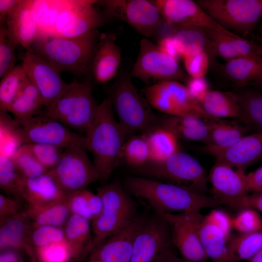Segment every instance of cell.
<instances>
[{
    "mask_svg": "<svg viewBox=\"0 0 262 262\" xmlns=\"http://www.w3.org/2000/svg\"><path fill=\"white\" fill-rule=\"evenodd\" d=\"M85 133V149L93 155V163L100 180H106L118 166L127 138L123 129L115 118L109 97L98 105L96 116Z\"/></svg>",
    "mask_w": 262,
    "mask_h": 262,
    "instance_id": "obj_1",
    "label": "cell"
},
{
    "mask_svg": "<svg viewBox=\"0 0 262 262\" xmlns=\"http://www.w3.org/2000/svg\"><path fill=\"white\" fill-rule=\"evenodd\" d=\"M124 186L130 194L147 201L158 213L200 211L222 205L213 197L138 176L127 177Z\"/></svg>",
    "mask_w": 262,
    "mask_h": 262,
    "instance_id": "obj_2",
    "label": "cell"
},
{
    "mask_svg": "<svg viewBox=\"0 0 262 262\" xmlns=\"http://www.w3.org/2000/svg\"><path fill=\"white\" fill-rule=\"evenodd\" d=\"M100 35L98 29L74 37L40 35L31 52L46 60L60 72L81 76L91 71Z\"/></svg>",
    "mask_w": 262,
    "mask_h": 262,
    "instance_id": "obj_3",
    "label": "cell"
},
{
    "mask_svg": "<svg viewBox=\"0 0 262 262\" xmlns=\"http://www.w3.org/2000/svg\"><path fill=\"white\" fill-rule=\"evenodd\" d=\"M133 169L138 176L171 183L195 193L205 195L207 190L208 177L201 164L180 150L164 161L149 162Z\"/></svg>",
    "mask_w": 262,
    "mask_h": 262,
    "instance_id": "obj_4",
    "label": "cell"
},
{
    "mask_svg": "<svg viewBox=\"0 0 262 262\" xmlns=\"http://www.w3.org/2000/svg\"><path fill=\"white\" fill-rule=\"evenodd\" d=\"M98 105L90 82L74 81L49 108L38 115L53 118L72 130L85 132L96 116Z\"/></svg>",
    "mask_w": 262,
    "mask_h": 262,
    "instance_id": "obj_5",
    "label": "cell"
},
{
    "mask_svg": "<svg viewBox=\"0 0 262 262\" xmlns=\"http://www.w3.org/2000/svg\"><path fill=\"white\" fill-rule=\"evenodd\" d=\"M108 97L127 138L136 133H144L155 126L157 116L130 77L118 80Z\"/></svg>",
    "mask_w": 262,
    "mask_h": 262,
    "instance_id": "obj_6",
    "label": "cell"
},
{
    "mask_svg": "<svg viewBox=\"0 0 262 262\" xmlns=\"http://www.w3.org/2000/svg\"><path fill=\"white\" fill-rule=\"evenodd\" d=\"M10 126L22 145L47 144L65 149L77 144L85 147V136L76 133L59 121L38 115L27 118L10 119Z\"/></svg>",
    "mask_w": 262,
    "mask_h": 262,
    "instance_id": "obj_7",
    "label": "cell"
},
{
    "mask_svg": "<svg viewBox=\"0 0 262 262\" xmlns=\"http://www.w3.org/2000/svg\"><path fill=\"white\" fill-rule=\"evenodd\" d=\"M142 93L151 107L167 115L215 119L205 112L187 87L178 81H166L147 85Z\"/></svg>",
    "mask_w": 262,
    "mask_h": 262,
    "instance_id": "obj_8",
    "label": "cell"
},
{
    "mask_svg": "<svg viewBox=\"0 0 262 262\" xmlns=\"http://www.w3.org/2000/svg\"><path fill=\"white\" fill-rule=\"evenodd\" d=\"M49 172L67 195L86 189L90 184L100 180L84 147L81 144L66 148L58 163Z\"/></svg>",
    "mask_w": 262,
    "mask_h": 262,
    "instance_id": "obj_9",
    "label": "cell"
},
{
    "mask_svg": "<svg viewBox=\"0 0 262 262\" xmlns=\"http://www.w3.org/2000/svg\"><path fill=\"white\" fill-rule=\"evenodd\" d=\"M196 2L228 30L248 32L262 16V0H198Z\"/></svg>",
    "mask_w": 262,
    "mask_h": 262,
    "instance_id": "obj_10",
    "label": "cell"
},
{
    "mask_svg": "<svg viewBox=\"0 0 262 262\" xmlns=\"http://www.w3.org/2000/svg\"><path fill=\"white\" fill-rule=\"evenodd\" d=\"M184 76L178 61L163 52L158 45L149 40L143 38L141 40L131 77L138 79L149 85L166 81H178Z\"/></svg>",
    "mask_w": 262,
    "mask_h": 262,
    "instance_id": "obj_11",
    "label": "cell"
},
{
    "mask_svg": "<svg viewBox=\"0 0 262 262\" xmlns=\"http://www.w3.org/2000/svg\"><path fill=\"white\" fill-rule=\"evenodd\" d=\"M105 15L116 18L129 24L146 36L153 35L163 19L153 1L147 0H98Z\"/></svg>",
    "mask_w": 262,
    "mask_h": 262,
    "instance_id": "obj_12",
    "label": "cell"
},
{
    "mask_svg": "<svg viewBox=\"0 0 262 262\" xmlns=\"http://www.w3.org/2000/svg\"><path fill=\"white\" fill-rule=\"evenodd\" d=\"M173 249L170 225L156 213L147 217L139 229L130 262H160Z\"/></svg>",
    "mask_w": 262,
    "mask_h": 262,
    "instance_id": "obj_13",
    "label": "cell"
},
{
    "mask_svg": "<svg viewBox=\"0 0 262 262\" xmlns=\"http://www.w3.org/2000/svg\"><path fill=\"white\" fill-rule=\"evenodd\" d=\"M168 223L172 242L183 259L189 262H207L209 259L199 236V228L203 216L199 211L157 213Z\"/></svg>",
    "mask_w": 262,
    "mask_h": 262,
    "instance_id": "obj_14",
    "label": "cell"
},
{
    "mask_svg": "<svg viewBox=\"0 0 262 262\" xmlns=\"http://www.w3.org/2000/svg\"><path fill=\"white\" fill-rule=\"evenodd\" d=\"M213 197L222 204L241 209L250 191L245 171L216 161L209 176Z\"/></svg>",
    "mask_w": 262,
    "mask_h": 262,
    "instance_id": "obj_15",
    "label": "cell"
},
{
    "mask_svg": "<svg viewBox=\"0 0 262 262\" xmlns=\"http://www.w3.org/2000/svg\"><path fill=\"white\" fill-rule=\"evenodd\" d=\"M97 1L74 0L60 14L49 35L63 38L77 37L102 26L104 17L96 6Z\"/></svg>",
    "mask_w": 262,
    "mask_h": 262,
    "instance_id": "obj_16",
    "label": "cell"
},
{
    "mask_svg": "<svg viewBox=\"0 0 262 262\" xmlns=\"http://www.w3.org/2000/svg\"><path fill=\"white\" fill-rule=\"evenodd\" d=\"M22 59L21 65L28 77L41 94L44 109L49 107L68 83L63 80L55 67L33 52L27 51L22 56Z\"/></svg>",
    "mask_w": 262,
    "mask_h": 262,
    "instance_id": "obj_17",
    "label": "cell"
},
{
    "mask_svg": "<svg viewBox=\"0 0 262 262\" xmlns=\"http://www.w3.org/2000/svg\"><path fill=\"white\" fill-rule=\"evenodd\" d=\"M163 18L168 24L180 28L208 29L229 31L216 23L198 4L191 0H152Z\"/></svg>",
    "mask_w": 262,
    "mask_h": 262,
    "instance_id": "obj_18",
    "label": "cell"
},
{
    "mask_svg": "<svg viewBox=\"0 0 262 262\" xmlns=\"http://www.w3.org/2000/svg\"><path fill=\"white\" fill-rule=\"evenodd\" d=\"M204 150L216 161L245 171L247 167L262 158V131L246 135L226 148L206 146Z\"/></svg>",
    "mask_w": 262,
    "mask_h": 262,
    "instance_id": "obj_19",
    "label": "cell"
},
{
    "mask_svg": "<svg viewBox=\"0 0 262 262\" xmlns=\"http://www.w3.org/2000/svg\"><path fill=\"white\" fill-rule=\"evenodd\" d=\"M146 218L137 215L106 239L91 253L104 262H130L136 234Z\"/></svg>",
    "mask_w": 262,
    "mask_h": 262,
    "instance_id": "obj_20",
    "label": "cell"
},
{
    "mask_svg": "<svg viewBox=\"0 0 262 262\" xmlns=\"http://www.w3.org/2000/svg\"><path fill=\"white\" fill-rule=\"evenodd\" d=\"M32 229V224L24 211L0 221V251L14 249L26 254L30 262H37L31 240Z\"/></svg>",
    "mask_w": 262,
    "mask_h": 262,
    "instance_id": "obj_21",
    "label": "cell"
},
{
    "mask_svg": "<svg viewBox=\"0 0 262 262\" xmlns=\"http://www.w3.org/2000/svg\"><path fill=\"white\" fill-rule=\"evenodd\" d=\"M208 45L214 52L228 61L252 56L262 57V46L242 38L230 31L222 32L202 29Z\"/></svg>",
    "mask_w": 262,
    "mask_h": 262,
    "instance_id": "obj_22",
    "label": "cell"
},
{
    "mask_svg": "<svg viewBox=\"0 0 262 262\" xmlns=\"http://www.w3.org/2000/svg\"><path fill=\"white\" fill-rule=\"evenodd\" d=\"M115 39L113 33H103L100 35L90 71L98 83L109 82L118 71L121 56Z\"/></svg>",
    "mask_w": 262,
    "mask_h": 262,
    "instance_id": "obj_23",
    "label": "cell"
},
{
    "mask_svg": "<svg viewBox=\"0 0 262 262\" xmlns=\"http://www.w3.org/2000/svg\"><path fill=\"white\" fill-rule=\"evenodd\" d=\"M67 195L48 171L37 177L25 179L20 197L28 206L38 207L63 201Z\"/></svg>",
    "mask_w": 262,
    "mask_h": 262,
    "instance_id": "obj_24",
    "label": "cell"
},
{
    "mask_svg": "<svg viewBox=\"0 0 262 262\" xmlns=\"http://www.w3.org/2000/svg\"><path fill=\"white\" fill-rule=\"evenodd\" d=\"M5 26L11 36L28 52L39 35L38 25L33 16L31 0H21L19 4L11 12Z\"/></svg>",
    "mask_w": 262,
    "mask_h": 262,
    "instance_id": "obj_25",
    "label": "cell"
},
{
    "mask_svg": "<svg viewBox=\"0 0 262 262\" xmlns=\"http://www.w3.org/2000/svg\"><path fill=\"white\" fill-rule=\"evenodd\" d=\"M208 120L193 115L175 116L166 115L160 117L157 116L154 127L166 128L178 138L200 141L207 145L210 139Z\"/></svg>",
    "mask_w": 262,
    "mask_h": 262,
    "instance_id": "obj_26",
    "label": "cell"
},
{
    "mask_svg": "<svg viewBox=\"0 0 262 262\" xmlns=\"http://www.w3.org/2000/svg\"><path fill=\"white\" fill-rule=\"evenodd\" d=\"M196 100L213 118L243 121V113L234 93L208 90L197 97Z\"/></svg>",
    "mask_w": 262,
    "mask_h": 262,
    "instance_id": "obj_27",
    "label": "cell"
},
{
    "mask_svg": "<svg viewBox=\"0 0 262 262\" xmlns=\"http://www.w3.org/2000/svg\"><path fill=\"white\" fill-rule=\"evenodd\" d=\"M89 221L71 214L63 227L66 240L70 246L73 259L84 260L92 251L93 236Z\"/></svg>",
    "mask_w": 262,
    "mask_h": 262,
    "instance_id": "obj_28",
    "label": "cell"
},
{
    "mask_svg": "<svg viewBox=\"0 0 262 262\" xmlns=\"http://www.w3.org/2000/svg\"><path fill=\"white\" fill-rule=\"evenodd\" d=\"M199 236L209 259L214 262H228V240L229 236L221 228L203 216L199 228Z\"/></svg>",
    "mask_w": 262,
    "mask_h": 262,
    "instance_id": "obj_29",
    "label": "cell"
},
{
    "mask_svg": "<svg viewBox=\"0 0 262 262\" xmlns=\"http://www.w3.org/2000/svg\"><path fill=\"white\" fill-rule=\"evenodd\" d=\"M136 216L115 210L103 209L99 214L92 220L93 234L92 252L106 239L129 223Z\"/></svg>",
    "mask_w": 262,
    "mask_h": 262,
    "instance_id": "obj_30",
    "label": "cell"
},
{
    "mask_svg": "<svg viewBox=\"0 0 262 262\" xmlns=\"http://www.w3.org/2000/svg\"><path fill=\"white\" fill-rule=\"evenodd\" d=\"M227 76L239 85L255 83L262 86V57L252 56L228 61L224 67Z\"/></svg>",
    "mask_w": 262,
    "mask_h": 262,
    "instance_id": "obj_31",
    "label": "cell"
},
{
    "mask_svg": "<svg viewBox=\"0 0 262 262\" xmlns=\"http://www.w3.org/2000/svg\"><path fill=\"white\" fill-rule=\"evenodd\" d=\"M210 131L208 145L217 148H226L246 135L249 127L236 121L213 119L208 120Z\"/></svg>",
    "mask_w": 262,
    "mask_h": 262,
    "instance_id": "obj_32",
    "label": "cell"
},
{
    "mask_svg": "<svg viewBox=\"0 0 262 262\" xmlns=\"http://www.w3.org/2000/svg\"><path fill=\"white\" fill-rule=\"evenodd\" d=\"M74 0H31L32 11L39 35H49L60 14Z\"/></svg>",
    "mask_w": 262,
    "mask_h": 262,
    "instance_id": "obj_33",
    "label": "cell"
},
{
    "mask_svg": "<svg viewBox=\"0 0 262 262\" xmlns=\"http://www.w3.org/2000/svg\"><path fill=\"white\" fill-rule=\"evenodd\" d=\"M144 134L149 147L150 162L164 161L180 151L179 138L166 128L155 126Z\"/></svg>",
    "mask_w": 262,
    "mask_h": 262,
    "instance_id": "obj_34",
    "label": "cell"
},
{
    "mask_svg": "<svg viewBox=\"0 0 262 262\" xmlns=\"http://www.w3.org/2000/svg\"><path fill=\"white\" fill-rule=\"evenodd\" d=\"M23 211L30 219L33 227L51 226L63 228L71 215L66 198L45 206H28Z\"/></svg>",
    "mask_w": 262,
    "mask_h": 262,
    "instance_id": "obj_35",
    "label": "cell"
},
{
    "mask_svg": "<svg viewBox=\"0 0 262 262\" xmlns=\"http://www.w3.org/2000/svg\"><path fill=\"white\" fill-rule=\"evenodd\" d=\"M43 107L44 103L40 93L28 79L8 111L14 115L15 118L22 119L38 115Z\"/></svg>",
    "mask_w": 262,
    "mask_h": 262,
    "instance_id": "obj_36",
    "label": "cell"
},
{
    "mask_svg": "<svg viewBox=\"0 0 262 262\" xmlns=\"http://www.w3.org/2000/svg\"><path fill=\"white\" fill-rule=\"evenodd\" d=\"M97 194L101 199L102 210L136 215V205L124 186L115 182L107 184L98 188Z\"/></svg>",
    "mask_w": 262,
    "mask_h": 262,
    "instance_id": "obj_37",
    "label": "cell"
},
{
    "mask_svg": "<svg viewBox=\"0 0 262 262\" xmlns=\"http://www.w3.org/2000/svg\"><path fill=\"white\" fill-rule=\"evenodd\" d=\"M262 250V231L241 233L228 243V262L249 261Z\"/></svg>",
    "mask_w": 262,
    "mask_h": 262,
    "instance_id": "obj_38",
    "label": "cell"
},
{
    "mask_svg": "<svg viewBox=\"0 0 262 262\" xmlns=\"http://www.w3.org/2000/svg\"><path fill=\"white\" fill-rule=\"evenodd\" d=\"M172 36L182 57L196 55L205 51L208 45L206 35L200 28H180Z\"/></svg>",
    "mask_w": 262,
    "mask_h": 262,
    "instance_id": "obj_39",
    "label": "cell"
},
{
    "mask_svg": "<svg viewBox=\"0 0 262 262\" xmlns=\"http://www.w3.org/2000/svg\"><path fill=\"white\" fill-rule=\"evenodd\" d=\"M22 65L16 66L0 82V112L6 113L28 80Z\"/></svg>",
    "mask_w": 262,
    "mask_h": 262,
    "instance_id": "obj_40",
    "label": "cell"
},
{
    "mask_svg": "<svg viewBox=\"0 0 262 262\" xmlns=\"http://www.w3.org/2000/svg\"><path fill=\"white\" fill-rule=\"evenodd\" d=\"M234 94L243 113L242 122L262 131V93L246 91Z\"/></svg>",
    "mask_w": 262,
    "mask_h": 262,
    "instance_id": "obj_41",
    "label": "cell"
},
{
    "mask_svg": "<svg viewBox=\"0 0 262 262\" xmlns=\"http://www.w3.org/2000/svg\"><path fill=\"white\" fill-rule=\"evenodd\" d=\"M121 157L133 169L150 162V152L146 135L142 133L128 138L123 146Z\"/></svg>",
    "mask_w": 262,
    "mask_h": 262,
    "instance_id": "obj_42",
    "label": "cell"
},
{
    "mask_svg": "<svg viewBox=\"0 0 262 262\" xmlns=\"http://www.w3.org/2000/svg\"><path fill=\"white\" fill-rule=\"evenodd\" d=\"M25 179L18 172L11 157L0 155V187L9 196L21 198Z\"/></svg>",
    "mask_w": 262,
    "mask_h": 262,
    "instance_id": "obj_43",
    "label": "cell"
},
{
    "mask_svg": "<svg viewBox=\"0 0 262 262\" xmlns=\"http://www.w3.org/2000/svg\"><path fill=\"white\" fill-rule=\"evenodd\" d=\"M11 158L18 172L24 179L35 178L48 171L25 144L22 145Z\"/></svg>",
    "mask_w": 262,
    "mask_h": 262,
    "instance_id": "obj_44",
    "label": "cell"
},
{
    "mask_svg": "<svg viewBox=\"0 0 262 262\" xmlns=\"http://www.w3.org/2000/svg\"><path fill=\"white\" fill-rule=\"evenodd\" d=\"M37 262H70L73 259L66 241L54 242L35 248Z\"/></svg>",
    "mask_w": 262,
    "mask_h": 262,
    "instance_id": "obj_45",
    "label": "cell"
},
{
    "mask_svg": "<svg viewBox=\"0 0 262 262\" xmlns=\"http://www.w3.org/2000/svg\"><path fill=\"white\" fill-rule=\"evenodd\" d=\"M18 44L8 33L5 25L0 26V78L1 79L16 66L15 53Z\"/></svg>",
    "mask_w": 262,
    "mask_h": 262,
    "instance_id": "obj_46",
    "label": "cell"
},
{
    "mask_svg": "<svg viewBox=\"0 0 262 262\" xmlns=\"http://www.w3.org/2000/svg\"><path fill=\"white\" fill-rule=\"evenodd\" d=\"M28 149L38 162L48 171L58 163L65 149L47 144H26Z\"/></svg>",
    "mask_w": 262,
    "mask_h": 262,
    "instance_id": "obj_47",
    "label": "cell"
},
{
    "mask_svg": "<svg viewBox=\"0 0 262 262\" xmlns=\"http://www.w3.org/2000/svg\"><path fill=\"white\" fill-rule=\"evenodd\" d=\"M232 218V228L241 233H248L261 231L262 219L259 214L252 208H244Z\"/></svg>",
    "mask_w": 262,
    "mask_h": 262,
    "instance_id": "obj_48",
    "label": "cell"
},
{
    "mask_svg": "<svg viewBox=\"0 0 262 262\" xmlns=\"http://www.w3.org/2000/svg\"><path fill=\"white\" fill-rule=\"evenodd\" d=\"M31 240L34 249L52 243L66 241L63 228L51 226L33 227Z\"/></svg>",
    "mask_w": 262,
    "mask_h": 262,
    "instance_id": "obj_49",
    "label": "cell"
},
{
    "mask_svg": "<svg viewBox=\"0 0 262 262\" xmlns=\"http://www.w3.org/2000/svg\"><path fill=\"white\" fill-rule=\"evenodd\" d=\"M66 202L71 214L82 217L89 221L93 219L83 189L68 194Z\"/></svg>",
    "mask_w": 262,
    "mask_h": 262,
    "instance_id": "obj_50",
    "label": "cell"
},
{
    "mask_svg": "<svg viewBox=\"0 0 262 262\" xmlns=\"http://www.w3.org/2000/svg\"><path fill=\"white\" fill-rule=\"evenodd\" d=\"M185 68L191 77H203L208 72L209 60L204 51L197 55L182 56Z\"/></svg>",
    "mask_w": 262,
    "mask_h": 262,
    "instance_id": "obj_51",
    "label": "cell"
},
{
    "mask_svg": "<svg viewBox=\"0 0 262 262\" xmlns=\"http://www.w3.org/2000/svg\"><path fill=\"white\" fill-rule=\"evenodd\" d=\"M21 201L16 197L0 194V221L13 217L21 212Z\"/></svg>",
    "mask_w": 262,
    "mask_h": 262,
    "instance_id": "obj_52",
    "label": "cell"
},
{
    "mask_svg": "<svg viewBox=\"0 0 262 262\" xmlns=\"http://www.w3.org/2000/svg\"><path fill=\"white\" fill-rule=\"evenodd\" d=\"M208 221L221 228L229 236L232 228V218L225 212L219 210L211 211L204 216Z\"/></svg>",
    "mask_w": 262,
    "mask_h": 262,
    "instance_id": "obj_53",
    "label": "cell"
},
{
    "mask_svg": "<svg viewBox=\"0 0 262 262\" xmlns=\"http://www.w3.org/2000/svg\"><path fill=\"white\" fill-rule=\"evenodd\" d=\"M191 95L196 99L200 94L208 90V83L203 77H191L186 86Z\"/></svg>",
    "mask_w": 262,
    "mask_h": 262,
    "instance_id": "obj_54",
    "label": "cell"
},
{
    "mask_svg": "<svg viewBox=\"0 0 262 262\" xmlns=\"http://www.w3.org/2000/svg\"><path fill=\"white\" fill-rule=\"evenodd\" d=\"M158 46L163 52L178 61L182 57L175 45L172 36H165L162 38L158 41Z\"/></svg>",
    "mask_w": 262,
    "mask_h": 262,
    "instance_id": "obj_55",
    "label": "cell"
},
{
    "mask_svg": "<svg viewBox=\"0 0 262 262\" xmlns=\"http://www.w3.org/2000/svg\"><path fill=\"white\" fill-rule=\"evenodd\" d=\"M83 193L94 219L102 211L103 205L101 199L97 194H95L86 189H83Z\"/></svg>",
    "mask_w": 262,
    "mask_h": 262,
    "instance_id": "obj_56",
    "label": "cell"
},
{
    "mask_svg": "<svg viewBox=\"0 0 262 262\" xmlns=\"http://www.w3.org/2000/svg\"><path fill=\"white\" fill-rule=\"evenodd\" d=\"M246 179L250 191L262 193V165L247 174Z\"/></svg>",
    "mask_w": 262,
    "mask_h": 262,
    "instance_id": "obj_57",
    "label": "cell"
},
{
    "mask_svg": "<svg viewBox=\"0 0 262 262\" xmlns=\"http://www.w3.org/2000/svg\"><path fill=\"white\" fill-rule=\"evenodd\" d=\"M21 0H0V26L5 25L9 14L16 8Z\"/></svg>",
    "mask_w": 262,
    "mask_h": 262,
    "instance_id": "obj_58",
    "label": "cell"
},
{
    "mask_svg": "<svg viewBox=\"0 0 262 262\" xmlns=\"http://www.w3.org/2000/svg\"><path fill=\"white\" fill-rule=\"evenodd\" d=\"M252 208L262 212V193H254L248 194L244 199L241 209Z\"/></svg>",
    "mask_w": 262,
    "mask_h": 262,
    "instance_id": "obj_59",
    "label": "cell"
},
{
    "mask_svg": "<svg viewBox=\"0 0 262 262\" xmlns=\"http://www.w3.org/2000/svg\"><path fill=\"white\" fill-rule=\"evenodd\" d=\"M0 262H25L21 253L14 249L0 251Z\"/></svg>",
    "mask_w": 262,
    "mask_h": 262,
    "instance_id": "obj_60",
    "label": "cell"
},
{
    "mask_svg": "<svg viewBox=\"0 0 262 262\" xmlns=\"http://www.w3.org/2000/svg\"><path fill=\"white\" fill-rule=\"evenodd\" d=\"M160 262H189L181 257H178L175 253L174 250H172L167 253ZM210 262H219L211 261Z\"/></svg>",
    "mask_w": 262,
    "mask_h": 262,
    "instance_id": "obj_61",
    "label": "cell"
},
{
    "mask_svg": "<svg viewBox=\"0 0 262 262\" xmlns=\"http://www.w3.org/2000/svg\"><path fill=\"white\" fill-rule=\"evenodd\" d=\"M249 261V262H262V250L256 254Z\"/></svg>",
    "mask_w": 262,
    "mask_h": 262,
    "instance_id": "obj_62",
    "label": "cell"
},
{
    "mask_svg": "<svg viewBox=\"0 0 262 262\" xmlns=\"http://www.w3.org/2000/svg\"><path fill=\"white\" fill-rule=\"evenodd\" d=\"M88 262H104L100 258L93 253H91Z\"/></svg>",
    "mask_w": 262,
    "mask_h": 262,
    "instance_id": "obj_63",
    "label": "cell"
}]
</instances>
